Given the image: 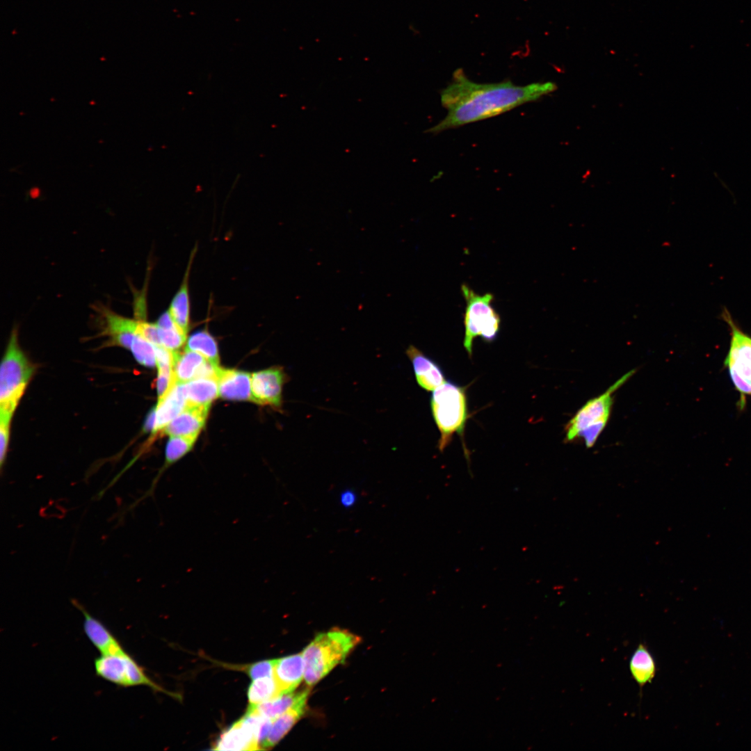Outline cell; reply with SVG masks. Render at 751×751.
Masks as SVG:
<instances>
[{"mask_svg":"<svg viewBox=\"0 0 751 751\" xmlns=\"http://www.w3.org/2000/svg\"><path fill=\"white\" fill-rule=\"evenodd\" d=\"M552 81L517 86L510 81L479 83L469 80L461 69L440 92L446 116L426 131L437 134L506 113L536 101L557 90Z\"/></svg>","mask_w":751,"mask_h":751,"instance_id":"obj_1","label":"cell"},{"mask_svg":"<svg viewBox=\"0 0 751 751\" xmlns=\"http://www.w3.org/2000/svg\"><path fill=\"white\" fill-rule=\"evenodd\" d=\"M360 638L347 630L334 629L318 634L302 652L304 679L313 686L344 661Z\"/></svg>","mask_w":751,"mask_h":751,"instance_id":"obj_2","label":"cell"},{"mask_svg":"<svg viewBox=\"0 0 751 751\" xmlns=\"http://www.w3.org/2000/svg\"><path fill=\"white\" fill-rule=\"evenodd\" d=\"M33 364L21 350L16 329L12 331L0 369V420L13 414L32 378Z\"/></svg>","mask_w":751,"mask_h":751,"instance_id":"obj_3","label":"cell"},{"mask_svg":"<svg viewBox=\"0 0 751 751\" xmlns=\"http://www.w3.org/2000/svg\"><path fill=\"white\" fill-rule=\"evenodd\" d=\"M430 407L440 432L439 448L442 451L455 433L463 432L468 417L465 389L451 381H446L433 391Z\"/></svg>","mask_w":751,"mask_h":751,"instance_id":"obj_4","label":"cell"},{"mask_svg":"<svg viewBox=\"0 0 751 751\" xmlns=\"http://www.w3.org/2000/svg\"><path fill=\"white\" fill-rule=\"evenodd\" d=\"M461 291L466 302L463 345L471 356L473 341L476 337L479 336L487 342L496 339L500 330L501 318L492 305L494 300L492 293L478 294L466 284H462Z\"/></svg>","mask_w":751,"mask_h":751,"instance_id":"obj_5","label":"cell"},{"mask_svg":"<svg viewBox=\"0 0 751 751\" xmlns=\"http://www.w3.org/2000/svg\"><path fill=\"white\" fill-rule=\"evenodd\" d=\"M632 374L627 373L603 394L590 400L570 420L567 426L566 438L573 440L584 438L587 447H591L604 428L608 419L613 403L612 394Z\"/></svg>","mask_w":751,"mask_h":751,"instance_id":"obj_6","label":"cell"},{"mask_svg":"<svg viewBox=\"0 0 751 751\" xmlns=\"http://www.w3.org/2000/svg\"><path fill=\"white\" fill-rule=\"evenodd\" d=\"M723 320L731 330L730 347L725 360L736 389L740 393L738 406L745 405L746 396H751V337L743 332L725 309Z\"/></svg>","mask_w":751,"mask_h":751,"instance_id":"obj_7","label":"cell"},{"mask_svg":"<svg viewBox=\"0 0 751 751\" xmlns=\"http://www.w3.org/2000/svg\"><path fill=\"white\" fill-rule=\"evenodd\" d=\"M95 670L100 678L121 687L147 686L163 691L145 673L143 669L126 651L102 655L95 660Z\"/></svg>","mask_w":751,"mask_h":751,"instance_id":"obj_8","label":"cell"},{"mask_svg":"<svg viewBox=\"0 0 751 751\" xmlns=\"http://www.w3.org/2000/svg\"><path fill=\"white\" fill-rule=\"evenodd\" d=\"M255 712L246 711L245 715L225 730L216 741V750H258L260 746V733L266 719Z\"/></svg>","mask_w":751,"mask_h":751,"instance_id":"obj_9","label":"cell"},{"mask_svg":"<svg viewBox=\"0 0 751 751\" xmlns=\"http://www.w3.org/2000/svg\"><path fill=\"white\" fill-rule=\"evenodd\" d=\"M286 377L280 367H272L251 376L252 398L257 404L280 407Z\"/></svg>","mask_w":751,"mask_h":751,"instance_id":"obj_10","label":"cell"},{"mask_svg":"<svg viewBox=\"0 0 751 751\" xmlns=\"http://www.w3.org/2000/svg\"><path fill=\"white\" fill-rule=\"evenodd\" d=\"M72 604L83 614L84 633L100 654H116L125 652L122 644L111 631L89 613L81 603L73 599Z\"/></svg>","mask_w":751,"mask_h":751,"instance_id":"obj_11","label":"cell"},{"mask_svg":"<svg viewBox=\"0 0 751 751\" xmlns=\"http://www.w3.org/2000/svg\"><path fill=\"white\" fill-rule=\"evenodd\" d=\"M97 311L104 322L103 334L108 337L111 344L130 350L136 336L137 319L120 315L105 306L99 307Z\"/></svg>","mask_w":751,"mask_h":751,"instance_id":"obj_12","label":"cell"},{"mask_svg":"<svg viewBox=\"0 0 751 751\" xmlns=\"http://www.w3.org/2000/svg\"><path fill=\"white\" fill-rule=\"evenodd\" d=\"M406 354L412 362L417 383L427 391H434L446 382L440 366L432 359L411 345Z\"/></svg>","mask_w":751,"mask_h":751,"instance_id":"obj_13","label":"cell"},{"mask_svg":"<svg viewBox=\"0 0 751 751\" xmlns=\"http://www.w3.org/2000/svg\"><path fill=\"white\" fill-rule=\"evenodd\" d=\"M210 407L186 406L161 431L170 436L197 439L204 426Z\"/></svg>","mask_w":751,"mask_h":751,"instance_id":"obj_14","label":"cell"},{"mask_svg":"<svg viewBox=\"0 0 751 751\" xmlns=\"http://www.w3.org/2000/svg\"><path fill=\"white\" fill-rule=\"evenodd\" d=\"M273 677L280 695L293 692L304 678L302 654L274 659Z\"/></svg>","mask_w":751,"mask_h":751,"instance_id":"obj_15","label":"cell"},{"mask_svg":"<svg viewBox=\"0 0 751 751\" xmlns=\"http://www.w3.org/2000/svg\"><path fill=\"white\" fill-rule=\"evenodd\" d=\"M219 396L232 401L251 400V376L236 369L220 371L218 377Z\"/></svg>","mask_w":751,"mask_h":751,"instance_id":"obj_16","label":"cell"},{"mask_svg":"<svg viewBox=\"0 0 751 751\" xmlns=\"http://www.w3.org/2000/svg\"><path fill=\"white\" fill-rule=\"evenodd\" d=\"M184 383L175 382L156 406V424L153 433L162 430L186 407Z\"/></svg>","mask_w":751,"mask_h":751,"instance_id":"obj_17","label":"cell"},{"mask_svg":"<svg viewBox=\"0 0 751 751\" xmlns=\"http://www.w3.org/2000/svg\"><path fill=\"white\" fill-rule=\"evenodd\" d=\"M309 693L307 689L290 709L273 720L268 736L261 744L264 749L275 746L299 720L305 712Z\"/></svg>","mask_w":751,"mask_h":751,"instance_id":"obj_18","label":"cell"},{"mask_svg":"<svg viewBox=\"0 0 751 751\" xmlns=\"http://www.w3.org/2000/svg\"><path fill=\"white\" fill-rule=\"evenodd\" d=\"M186 406L210 407L219 396L218 380L211 378L193 379L184 383Z\"/></svg>","mask_w":751,"mask_h":751,"instance_id":"obj_19","label":"cell"},{"mask_svg":"<svg viewBox=\"0 0 751 751\" xmlns=\"http://www.w3.org/2000/svg\"><path fill=\"white\" fill-rule=\"evenodd\" d=\"M194 253L191 255L188 266L186 270L184 277L182 283L173 297L170 303L168 311L171 314L173 320L181 329V330L187 335L189 323H190V298L188 292V280L191 266L194 257Z\"/></svg>","mask_w":751,"mask_h":751,"instance_id":"obj_20","label":"cell"},{"mask_svg":"<svg viewBox=\"0 0 751 751\" xmlns=\"http://www.w3.org/2000/svg\"><path fill=\"white\" fill-rule=\"evenodd\" d=\"M172 373L175 382L185 383L196 378L198 371L206 361L201 354L185 349L173 352Z\"/></svg>","mask_w":751,"mask_h":751,"instance_id":"obj_21","label":"cell"},{"mask_svg":"<svg viewBox=\"0 0 751 751\" xmlns=\"http://www.w3.org/2000/svg\"><path fill=\"white\" fill-rule=\"evenodd\" d=\"M630 672L640 686L651 683L656 675V663L647 647L639 644L629 661Z\"/></svg>","mask_w":751,"mask_h":751,"instance_id":"obj_22","label":"cell"},{"mask_svg":"<svg viewBox=\"0 0 751 751\" xmlns=\"http://www.w3.org/2000/svg\"><path fill=\"white\" fill-rule=\"evenodd\" d=\"M307 690L284 693L257 704H250L247 711L255 712L264 717L274 720L290 709Z\"/></svg>","mask_w":751,"mask_h":751,"instance_id":"obj_23","label":"cell"},{"mask_svg":"<svg viewBox=\"0 0 751 751\" xmlns=\"http://www.w3.org/2000/svg\"><path fill=\"white\" fill-rule=\"evenodd\" d=\"M186 349L197 352L209 361L219 364L217 343L205 329L197 331L188 337Z\"/></svg>","mask_w":751,"mask_h":751,"instance_id":"obj_24","label":"cell"},{"mask_svg":"<svg viewBox=\"0 0 751 751\" xmlns=\"http://www.w3.org/2000/svg\"><path fill=\"white\" fill-rule=\"evenodd\" d=\"M279 695L280 693L273 676L255 679L248 690L250 704H257Z\"/></svg>","mask_w":751,"mask_h":751,"instance_id":"obj_25","label":"cell"},{"mask_svg":"<svg viewBox=\"0 0 751 751\" xmlns=\"http://www.w3.org/2000/svg\"><path fill=\"white\" fill-rule=\"evenodd\" d=\"M130 350L140 364L150 368L156 365L155 346L136 333Z\"/></svg>","mask_w":751,"mask_h":751,"instance_id":"obj_26","label":"cell"},{"mask_svg":"<svg viewBox=\"0 0 751 751\" xmlns=\"http://www.w3.org/2000/svg\"><path fill=\"white\" fill-rule=\"evenodd\" d=\"M159 330L161 346L172 352L177 351L186 341V334L177 324L167 328L159 327Z\"/></svg>","mask_w":751,"mask_h":751,"instance_id":"obj_27","label":"cell"},{"mask_svg":"<svg viewBox=\"0 0 751 751\" xmlns=\"http://www.w3.org/2000/svg\"><path fill=\"white\" fill-rule=\"evenodd\" d=\"M274 660H265L249 665L245 672L252 679L273 676Z\"/></svg>","mask_w":751,"mask_h":751,"instance_id":"obj_28","label":"cell"},{"mask_svg":"<svg viewBox=\"0 0 751 751\" xmlns=\"http://www.w3.org/2000/svg\"><path fill=\"white\" fill-rule=\"evenodd\" d=\"M10 421L0 420V467L5 462L10 436Z\"/></svg>","mask_w":751,"mask_h":751,"instance_id":"obj_29","label":"cell"},{"mask_svg":"<svg viewBox=\"0 0 751 751\" xmlns=\"http://www.w3.org/2000/svg\"><path fill=\"white\" fill-rule=\"evenodd\" d=\"M340 503L345 508H350L355 505L357 501L356 493L352 490H345L341 493Z\"/></svg>","mask_w":751,"mask_h":751,"instance_id":"obj_30","label":"cell"},{"mask_svg":"<svg viewBox=\"0 0 751 751\" xmlns=\"http://www.w3.org/2000/svg\"><path fill=\"white\" fill-rule=\"evenodd\" d=\"M156 407H154L148 413L143 426V430L145 432L154 433L156 424Z\"/></svg>","mask_w":751,"mask_h":751,"instance_id":"obj_31","label":"cell"}]
</instances>
